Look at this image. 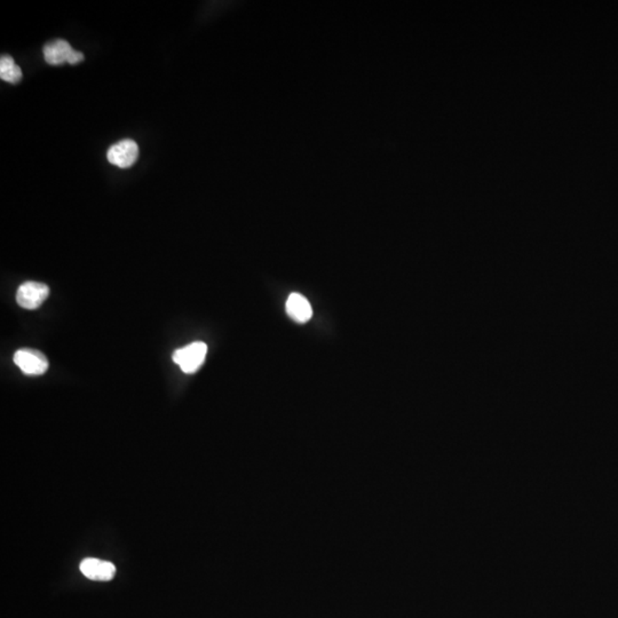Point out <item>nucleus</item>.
<instances>
[{"mask_svg": "<svg viewBox=\"0 0 618 618\" xmlns=\"http://www.w3.org/2000/svg\"><path fill=\"white\" fill-rule=\"evenodd\" d=\"M206 354H207L206 344L196 342L174 350L172 359L185 374H195L203 365Z\"/></svg>", "mask_w": 618, "mask_h": 618, "instance_id": "nucleus-1", "label": "nucleus"}, {"mask_svg": "<svg viewBox=\"0 0 618 618\" xmlns=\"http://www.w3.org/2000/svg\"><path fill=\"white\" fill-rule=\"evenodd\" d=\"M45 61L50 65H62L63 63L77 65L84 60V54L80 50H74L68 41L63 39H56L50 41L45 45L44 50Z\"/></svg>", "mask_w": 618, "mask_h": 618, "instance_id": "nucleus-2", "label": "nucleus"}, {"mask_svg": "<svg viewBox=\"0 0 618 618\" xmlns=\"http://www.w3.org/2000/svg\"><path fill=\"white\" fill-rule=\"evenodd\" d=\"M15 364L27 376H40L48 369V361L44 354L31 348H22L15 352Z\"/></svg>", "mask_w": 618, "mask_h": 618, "instance_id": "nucleus-3", "label": "nucleus"}, {"mask_svg": "<svg viewBox=\"0 0 618 618\" xmlns=\"http://www.w3.org/2000/svg\"><path fill=\"white\" fill-rule=\"evenodd\" d=\"M50 296V288L40 282L29 281L20 286L16 292V301L22 308L37 309Z\"/></svg>", "mask_w": 618, "mask_h": 618, "instance_id": "nucleus-4", "label": "nucleus"}, {"mask_svg": "<svg viewBox=\"0 0 618 618\" xmlns=\"http://www.w3.org/2000/svg\"><path fill=\"white\" fill-rule=\"evenodd\" d=\"M139 157V147L136 141L126 139L109 148L107 158L110 164L119 168H129L136 164Z\"/></svg>", "mask_w": 618, "mask_h": 618, "instance_id": "nucleus-5", "label": "nucleus"}, {"mask_svg": "<svg viewBox=\"0 0 618 618\" xmlns=\"http://www.w3.org/2000/svg\"><path fill=\"white\" fill-rule=\"evenodd\" d=\"M80 571L89 580L108 582L115 577L116 567L108 561L87 558L80 563Z\"/></svg>", "mask_w": 618, "mask_h": 618, "instance_id": "nucleus-6", "label": "nucleus"}, {"mask_svg": "<svg viewBox=\"0 0 618 618\" xmlns=\"http://www.w3.org/2000/svg\"><path fill=\"white\" fill-rule=\"evenodd\" d=\"M286 313L297 323H306L313 316V309L308 299L300 293H291L286 301Z\"/></svg>", "mask_w": 618, "mask_h": 618, "instance_id": "nucleus-7", "label": "nucleus"}, {"mask_svg": "<svg viewBox=\"0 0 618 618\" xmlns=\"http://www.w3.org/2000/svg\"><path fill=\"white\" fill-rule=\"evenodd\" d=\"M0 78L11 84H18L22 80V70L12 56H1L0 59Z\"/></svg>", "mask_w": 618, "mask_h": 618, "instance_id": "nucleus-8", "label": "nucleus"}]
</instances>
